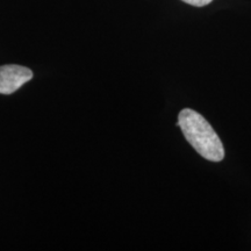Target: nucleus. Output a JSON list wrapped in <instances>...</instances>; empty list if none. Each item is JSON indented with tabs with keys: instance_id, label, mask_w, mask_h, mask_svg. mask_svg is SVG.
<instances>
[{
	"instance_id": "obj_1",
	"label": "nucleus",
	"mask_w": 251,
	"mask_h": 251,
	"mask_svg": "<svg viewBox=\"0 0 251 251\" xmlns=\"http://www.w3.org/2000/svg\"><path fill=\"white\" fill-rule=\"evenodd\" d=\"M178 126L187 142L203 158L220 162L225 157L224 144L211 125L199 113L185 108L178 115Z\"/></svg>"
},
{
	"instance_id": "obj_3",
	"label": "nucleus",
	"mask_w": 251,
	"mask_h": 251,
	"mask_svg": "<svg viewBox=\"0 0 251 251\" xmlns=\"http://www.w3.org/2000/svg\"><path fill=\"white\" fill-rule=\"evenodd\" d=\"M184 2H186L188 5L198 6V7H202V6L208 5L209 2H212L213 0H183Z\"/></svg>"
},
{
	"instance_id": "obj_2",
	"label": "nucleus",
	"mask_w": 251,
	"mask_h": 251,
	"mask_svg": "<svg viewBox=\"0 0 251 251\" xmlns=\"http://www.w3.org/2000/svg\"><path fill=\"white\" fill-rule=\"evenodd\" d=\"M33 78V72L21 65L0 67V94H11Z\"/></svg>"
}]
</instances>
